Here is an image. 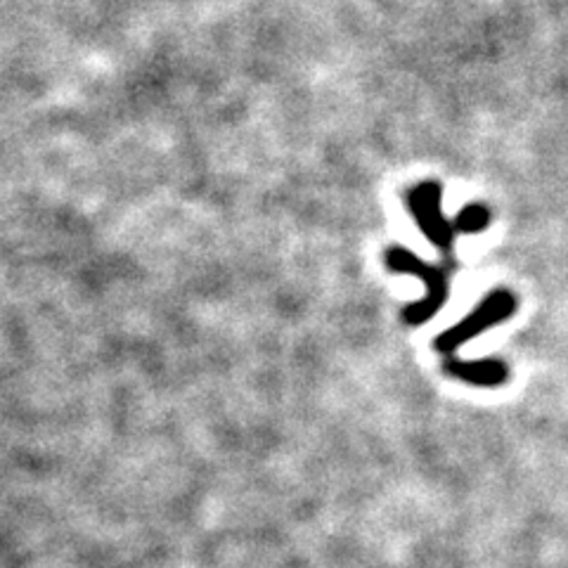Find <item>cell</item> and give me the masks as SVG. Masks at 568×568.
Returning <instances> with one entry per match:
<instances>
[{"mask_svg":"<svg viewBox=\"0 0 568 568\" xmlns=\"http://www.w3.org/2000/svg\"><path fill=\"white\" fill-rule=\"evenodd\" d=\"M488 226H491V212L486 204H467L455 218L457 232L474 234V232H483Z\"/></svg>","mask_w":568,"mask_h":568,"instance_id":"5","label":"cell"},{"mask_svg":"<svg viewBox=\"0 0 568 568\" xmlns=\"http://www.w3.org/2000/svg\"><path fill=\"white\" fill-rule=\"evenodd\" d=\"M443 370H446L450 377L471 386H481V389H495V386H503L509 379V367L500 358L462 360L448 355L446 363H443Z\"/></svg>","mask_w":568,"mask_h":568,"instance_id":"4","label":"cell"},{"mask_svg":"<svg viewBox=\"0 0 568 568\" xmlns=\"http://www.w3.org/2000/svg\"><path fill=\"white\" fill-rule=\"evenodd\" d=\"M440 202L443 188L438 183H432V180L414 185L408 192V209L414 218V223H418L428 242L443 249V252H448L455 242L457 228L446 218V214H443Z\"/></svg>","mask_w":568,"mask_h":568,"instance_id":"3","label":"cell"},{"mask_svg":"<svg viewBox=\"0 0 568 568\" xmlns=\"http://www.w3.org/2000/svg\"><path fill=\"white\" fill-rule=\"evenodd\" d=\"M517 309H519V303H517L515 294L507 292V289H495V292H491L479 303L476 311H471L467 317H462L460 323L448 327L446 331H440L434 341V349L443 355H450L467 341L476 339L479 335H483V331H488L495 325L505 323L507 317L517 313Z\"/></svg>","mask_w":568,"mask_h":568,"instance_id":"2","label":"cell"},{"mask_svg":"<svg viewBox=\"0 0 568 568\" xmlns=\"http://www.w3.org/2000/svg\"><path fill=\"white\" fill-rule=\"evenodd\" d=\"M386 268L391 273L418 277L426 287V297L422 301H414L403 309V321L410 327H420L432 321V317L443 309V303L448 301V275L443 268L426 263L420 256L408 252L406 246H389L384 254Z\"/></svg>","mask_w":568,"mask_h":568,"instance_id":"1","label":"cell"}]
</instances>
